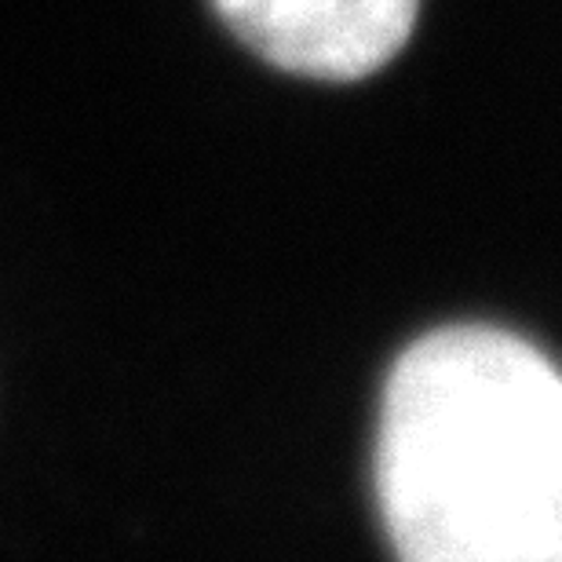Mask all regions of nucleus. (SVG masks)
Returning a JSON list of instances; mask_svg holds the SVG:
<instances>
[{
    "mask_svg": "<svg viewBox=\"0 0 562 562\" xmlns=\"http://www.w3.org/2000/svg\"><path fill=\"white\" fill-rule=\"evenodd\" d=\"M376 493L398 562H562V373L490 325L420 336L384 387Z\"/></svg>",
    "mask_w": 562,
    "mask_h": 562,
    "instance_id": "obj_1",
    "label": "nucleus"
},
{
    "mask_svg": "<svg viewBox=\"0 0 562 562\" xmlns=\"http://www.w3.org/2000/svg\"><path fill=\"white\" fill-rule=\"evenodd\" d=\"M212 8L278 70L362 81L402 52L420 0H212Z\"/></svg>",
    "mask_w": 562,
    "mask_h": 562,
    "instance_id": "obj_2",
    "label": "nucleus"
}]
</instances>
